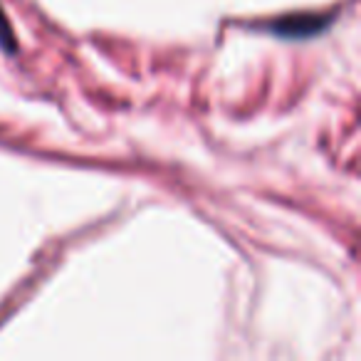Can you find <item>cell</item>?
<instances>
[{"mask_svg":"<svg viewBox=\"0 0 361 361\" xmlns=\"http://www.w3.org/2000/svg\"><path fill=\"white\" fill-rule=\"evenodd\" d=\"M326 20L329 18L324 16H314V13H297V16H287V18H280L270 25V30L275 35H282V37H292V40H300V37H312L317 32H322L326 27Z\"/></svg>","mask_w":361,"mask_h":361,"instance_id":"cell-1","label":"cell"},{"mask_svg":"<svg viewBox=\"0 0 361 361\" xmlns=\"http://www.w3.org/2000/svg\"><path fill=\"white\" fill-rule=\"evenodd\" d=\"M0 42H3V47L13 50V35H11V27H8V20L3 13H0Z\"/></svg>","mask_w":361,"mask_h":361,"instance_id":"cell-2","label":"cell"}]
</instances>
